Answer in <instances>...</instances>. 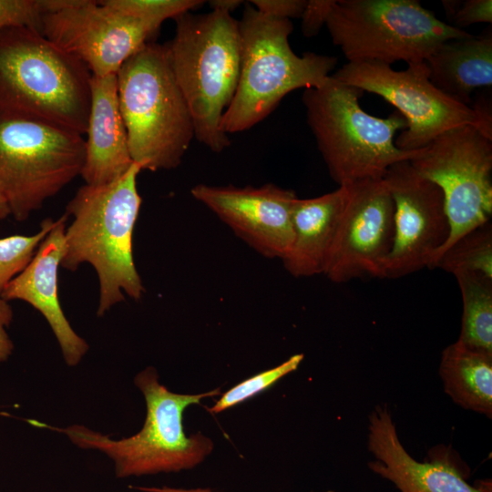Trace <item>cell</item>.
Wrapping results in <instances>:
<instances>
[{"label": "cell", "instance_id": "cell-1", "mask_svg": "<svg viewBox=\"0 0 492 492\" xmlns=\"http://www.w3.org/2000/svg\"><path fill=\"white\" fill-rule=\"evenodd\" d=\"M141 168L133 163L110 183L78 189L67 206L72 216L65 231L60 267L77 271L83 263L95 269L99 283L97 316L125 300H138L145 292L134 263L132 238L142 203L137 178Z\"/></svg>", "mask_w": 492, "mask_h": 492}, {"label": "cell", "instance_id": "cell-2", "mask_svg": "<svg viewBox=\"0 0 492 492\" xmlns=\"http://www.w3.org/2000/svg\"><path fill=\"white\" fill-rule=\"evenodd\" d=\"M142 393L147 415L142 428L134 436L112 439L82 425L57 427L28 420L37 427L64 434L77 446L108 456L117 477L179 472L202 463L212 452L213 441L202 433L188 436L183 413L202 399L220 395V388L196 395L177 394L159 383L158 371L149 366L134 378Z\"/></svg>", "mask_w": 492, "mask_h": 492}, {"label": "cell", "instance_id": "cell-3", "mask_svg": "<svg viewBox=\"0 0 492 492\" xmlns=\"http://www.w3.org/2000/svg\"><path fill=\"white\" fill-rule=\"evenodd\" d=\"M92 74L40 31L0 29V110L86 134Z\"/></svg>", "mask_w": 492, "mask_h": 492}, {"label": "cell", "instance_id": "cell-4", "mask_svg": "<svg viewBox=\"0 0 492 492\" xmlns=\"http://www.w3.org/2000/svg\"><path fill=\"white\" fill-rule=\"evenodd\" d=\"M174 20L175 35L166 46L193 118L194 138L211 151L220 152L231 145L220 125L239 81V22L219 10L187 12Z\"/></svg>", "mask_w": 492, "mask_h": 492}, {"label": "cell", "instance_id": "cell-5", "mask_svg": "<svg viewBox=\"0 0 492 492\" xmlns=\"http://www.w3.org/2000/svg\"><path fill=\"white\" fill-rule=\"evenodd\" d=\"M117 86L133 162L150 171L179 166L194 125L167 46H143L118 70Z\"/></svg>", "mask_w": 492, "mask_h": 492}, {"label": "cell", "instance_id": "cell-6", "mask_svg": "<svg viewBox=\"0 0 492 492\" xmlns=\"http://www.w3.org/2000/svg\"><path fill=\"white\" fill-rule=\"evenodd\" d=\"M238 22L241 42L239 81L220 125L227 135L261 122L290 92L321 86L337 63L332 56L295 54L289 44L292 21L266 15L250 2L244 3Z\"/></svg>", "mask_w": 492, "mask_h": 492}, {"label": "cell", "instance_id": "cell-7", "mask_svg": "<svg viewBox=\"0 0 492 492\" xmlns=\"http://www.w3.org/2000/svg\"><path fill=\"white\" fill-rule=\"evenodd\" d=\"M363 93L332 76L302 93L307 124L338 186L383 179L392 165L411 160L422 149H398L395 136L406 128L405 119L398 112L387 118L370 115L360 105Z\"/></svg>", "mask_w": 492, "mask_h": 492}, {"label": "cell", "instance_id": "cell-8", "mask_svg": "<svg viewBox=\"0 0 492 492\" xmlns=\"http://www.w3.org/2000/svg\"><path fill=\"white\" fill-rule=\"evenodd\" d=\"M83 135L43 119L0 110V189L11 215L26 220L81 174Z\"/></svg>", "mask_w": 492, "mask_h": 492}, {"label": "cell", "instance_id": "cell-9", "mask_svg": "<svg viewBox=\"0 0 492 492\" xmlns=\"http://www.w3.org/2000/svg\"><path fill=\"white\" fill-rule=\"evenodd\" d=\"M325 26L348 62L425 60L443 43L470 34L416 0H335Z\"/></svg>", "mask_w": 492, "mask_h": 492}, {"label": "cell", "instance_id": "cell-10", "mask_svg": "<svg viewBox=\"0 0 492 492\" xmlns=\"http://www.w3.org/2000/svg\"><path fill=\"white\" fill-rule=\"evenodd\" d=\"M331 76L382 97L397 109L406 121L395 140L400 149H421L441 133L463 125L492 137L491 108L481 100L466 106L446 95L430 81L425 60L408 63L405 70L379 62H348Z\"/></svg>", "mask_w": 492, "mask_h": 492}, {"label": "cell", "instance_id": "cell-11", "mask_svg": "<svg viewBox=\"0 0 492 492\" xmlns=\"http://www.w3.org/2000/svg\"><path fill=\"white\" fill-rule=\"evenodd\" d=\"M409 161L444 193L450 233L436 259L459 237L491 219L492 137L472 125L455 127Z\"/></svg>", "mask_w": 492, "mask_h": 492}, {"label": "cell", "instance_id": "cell-12", "mask_svg": "<svg viewBox=\"0 0 492 492\" xmlns=\"http://www.w3.org/2000/svg\"><path fill=\"white\" fill-rule=\"evenodd\" d=\"M44 5L41 33L96 77L117 74L159 29L102 1L44 0Z\"/></svg>", "mask_w": 492, "mask_h": 492}, {"label": "cell", "instance_id": "cell-13", "mask_svg": "<svg viewBox=\"0 0 492 492\" xmlns=\"http://www.w3.org/2000/svg\"><path fill=\"white\" fill-rule=\"evenodd\" d=\"M383 179L394 202L395 226L383 279L429 269L450 233L442 190L417 173L409 160L392 165Z\"/></svg>", "mask_w": 492, "mask_h": 492}, {"label": "cell", "instance_id": "cell-14", "mask_svg": "<svg viewBox=\"0 0 492 492\" xmlns=\"http://www.w3.org/2000/svg\"><path fill=\"white\" fill-rule=\"evenodd\" d=\"M346 199L323 275L335 283L383 279L394 235V202L384 179L346 185Z\"/></svg>", "mask_w": 492, "mask_h": 492}, {"label": "cell", "instance_id": "cell-15", "mask_svg": "<svg viewBox=\"0 0 492 492\" xmlns=\"http://www.w3.org/2000/svg\"><path fill=\"white\" fill-rule=\"evenodd\" d=\"M190 193L261 255L282 260L289 251L294 191L272 183L258 187L198 184Z\"/></svg>", "mask_w": 492, "mask_h": 492}, {"label": "cell", "instance_id": "cell-16", "mask_svg": "<svg viewBox=\"0 0 492 492\" xmlns=\"http://www.w3.org/2000/svg\"><path fill=\"white\" fill-rule=\"evenodd\" d=\"M368 450L375 458L368 467L400 492H488L487 485H469L445 452H436L431 462L413 458L399 440L386 405L376 406L369 415Z\"/></svg>", "mask_w": 492, "mask_h": 492}, {"label": "cell", "instance_id": "cell-17", "mask_svg": "<svg viewBox=\"0 0 492 492\" xmlns=\"http://www.w3.org/2000/svg\"><path fill=\"white\" fill-rule=\"evenodd\" d=\"M67 215L57 220L39 244L26 269L14 278L1 296L10 302L20 300L37 310L48 323L68 366L77 365L88 351V344L72 328L61 308L57 293V274L65 249Z\"/></svg>", "mask_w": 492, "mask_h": 492}, {"label": "cell", "instance_id": "cell-18", "mask_svg": "<svg viewBox=\"0 0 492 492\" xmlns=\"http://www.w3.org/2000/svg\"><path fill=\"white\" fill-rule=\"evenodd\" d=\"M90 89L85 162L80 175L87 185L99 186L119 179L134 162L118 104L117 74L92 76Z\"/></svg>", "mask_w": 492, "mask_h": 492}, {"label": "cell", "instance_id": "cell-19", "mask_svg": "<svg viewBox=\"0 0 492 492\" xmlns=\"http://www.w3.org/2000/svg\"><path fill=\"white\" fill-rule=\"evenodd\" d=\"M346 199V187L311 199L296 198L292 208V242L282 260L295 278L323 274Z\"/></svg>", "mask_w": 492, "mask_h": 492}, {"label": "cell", "instance_id": "cell-20", "mask_svg": "<svg viewBox=\"0 0 492 492\" xmlns=\"http://www.w3.org/2000/svg\"><path fill=\"white\" fill-rule=\"evenodd\" d=\"M430 81L455 100L471 106L472 94L492 85V30L443 43L426 59Z\"/></svg>", "mask_w": 492, "mask_h": 492}, {"label": "cell", "instance_id": "cell-21", "mask_svg": "<svg viewBox=\"0 0 492 492\" xmlns=\"http://www.w3.org/2000/svg\"><path fill=\"white\" fill-rule=\"evenodd\" d=\"M439 375L444 391L464 409L492 416V354L458 340L441 355Z\"/></svg>", "mask_w": 492, "mask_h": 492}, {"label": "cell", "instance_id": "cell-22", "mask_svg": "<svg viewBox=\"0 0 492 492\" xmlns=\"http://www.w3.org/2000/svg\"><path fill=\"white\" fill-rule=\"evenodd\" d=\"M459 286L463 313L458 341L492 354V278L480 273L455 275Z\"/></svg>", "mask_w": 492, "mask_h": 492}, {"label": "cell", "instance_id": "cell-23", "mask_svg": "<svg viewBox=\"0 0 492 492\" xmlns=\"http://www.w3.org/2000/svg\"><path fill=\"white\" fill-rule=\"evenodd\" d=\"M441 269L454 276L480 273L492 278V223L487 221L465 233L446 248L429 269Z\"/></svg>", "mask_w": 492, "mask_h": 492}, {"label": "cell", "instance_id": "cell-24", "mask_svg": "<svg viewBox=\"0 0 492 492\" xmlns=\"http://www.w3.org/2000/svg\"><path fill=\"white\" fill-rule=\"evenodd\" d=\"M54 224L55 220L47 218L33 235L16 234L0 239V295L10 282L26 269Z\"/></svg>", "mask_w": 492, "mask_h": 492}, {"label": "cell", "instance_id": "cell-25", "mask_svg": "<svg viewBox=\"0 0 492 492\" xmlns=\"http://www.w3.org/2000/svg\"><path fill=\"white\" fill-rule=\"evenodd\" d=\"M302 360V354H293L279 365L241 382L225 393L220 394V398L209 409V412L219 414L255 396L271 387L283 376L294 372Z\"/></svg>", "mask_w": 492, "mask_h": 492}, {"label": "cell", "instance_id": "cell-26", "mask_svg": "<svg viewBox=\"0 0 492 492\" xmlns=\"http://www.w3.org/2000/svg\"><path fill=\"white\" fill-rule=\"evenodd\" d=\"M104 4L124 15L159 28L169 18L191 12L203 5L200 0H105Z\"/></svg>", "mask_w": 492, "mask_h": 492}, {"label": "cell", "instance_id": "cell-27", "mask_svg": "<svg viewBox=\"0 0 492 492\" xmlns=\"http://www.w3.org/2000/svg\"><path fill=\"white\" fill-rule=\"evenodd\" d=\"M44 0H0V29L26 26L41 32Z\"/></svg>", "mask_w": 492, "mask_h": 492}, {"label": "cell", "instance_id": "cell-28", "mask_svg": "<svg viewBox=\"0 0 492 492\" xmlns=\"http://www.w3.org/2000/svg\"><path fill=\"white\" fill-rule=\"evenodd\" d=\"M445 11L452 19L454 27L464 30L463 27L477 23L492 22L491 0L443 1Z\"/></svg>", "mask_w": 492, "mask_h": 492}, {"label": "cell", "instance_id": "cell-29", "mask_svg": "<svg viewBox=\"0 0 492 492\" xmlns=\"http://www.w3.org/2000/svg\"><path fill=\"white\" fill-rule=\"evenodd\" d=\"M335 0H309L301 15L302 32L303 36H316L325 26L330 9Z\"/></svg>", "mask_w": 492, "mask_h": 492}, {"label": "cell", "instance_id": "cell-30", "mask_svg": "<svg viewBox=\"0 0 492 492\" xmlns=\"http://www.w3.org/2000/svg\"><path fill=\"white\" fill-rule=\"evenodd\" d=\"M306 0H251L250 4L259 12L280 19L301 18Z\"/></svg>", "mask_w": 492, "mask_h": 492}, {"label": "cell", "instance_id": "cell-31", "mask_svg": "<svg viewBox=\"0 0 492 492\" xmlns=\"http://www.w3.org/2000/svg\"><path fill=\"white\" fill-rule=\"evenodd\" d=\"M14 318V312L9 302L0 295V363L5 362L13 354L14 343L7 328Z\"/></svg>", "mask_w": 492, "mask_h": 492}, {"label": "cell", "instance_id": "cell-32", "mask_svg": "<svg viewBox=\"0 0 492 492\" xmlns=\"http://www.w3.org/2000/svg\"><path fill=\"white\" fill-rule=\"evenodd\" d=\"M208 3L211 10H219L231 14L245 2L241 0H210Z\"/></svg>", "mask_w": 492, "mask_h": 492}, {"label": "cell", "instance_id": "cell-33", "mask_svg": "<svg viewBox=\"0 0 492 492\" xmlns=\"http://www.w3.org/2000/svg\"><path fill=\"white\" fill-rule=\"evenodd\" d=\"M11 215L7 200L0 189V223Z\"/></svg>", "mask_w": 492, "mask_h": 492}, {"label": "cell", "instance_id": "cell-34", "mask_svg": "<svg viewBox=\"0 0 492 492\" xmlns=\"http://www.w3.org/2000/svg\"><path fill=\"white\" fill-rule=\"evenodd\" d=\"M325 492H335V491H333V490H328V491H325Z\"/></svg>", "mask_w": 492, "mask_h": 492}]
</instances>
